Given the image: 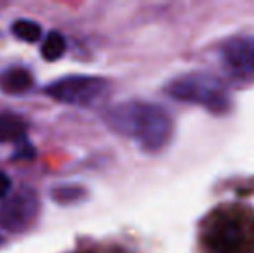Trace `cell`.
I'll return each mask as SVG.
<instances>
[{"label": "cell", "instance_id": "cell-2", "mask_svg": "<svg viewBox=\"0 0 254 253\" xmlns=\"http://www.w3.org/2000/svg\"><path fill=\"white\" fill-rule=\"evenodd\" d=\"M164 92L175 101L201 106L216 116L227 115L232 109V97L227 85L206 71H189L178 75L168 82Z\"/></svg>", "mask_w": 254, "mask_h": 253}, {"label": "cell", "instance_id": "cell-1", "mask_svg": "<svg viewBox=\"0 0 254 253\" xmlns=\"http://www.w3.org/2000/svg\"><path fill=\"white\" fill-rule=\"evenodd\" d=\"M107 127L121 137L131 139L145 153H159L173 137V120L159 104L147 101H125L104 115Z\"/></svg>", "mask_w": 254, "mask_h": 253}, {"label": "cell", "instance_id": "cell-6", "mask_svg": "<svg viewBox=\"0 0 254 253\" xmlns=\"http://www.w3.org/2000/svg\"><path fill=\"white\" fill-rule=\"evenodd\" d=\"M214 222L211 231L207 233V243L214 253H234L242 245V226L237 220L225 219Z\"/></svg>", "mask_w": 254, "mask_h": 253}, {"label": "cell", "instance_id": "cell-3", "mask_svg": "<svg viewBox=\"0 0 254 253\" xmlns=\"http://www.w3.org/2000/svg\"><path fill=\"white\" fill-rule=\"evenodd\" d=\"M44 92L63 104L95 106L111 94V82L94 75H67L51 82Z\"/></svg>", "mask_w": 254, "mask_h": 253}, {"label": "cell", "instance_id": "cell-12", "mask_svg": "<svg viewBox=\"0 0 254 253\" xmlns=\"http://www.w3.org/2000/svg\"><path fill=\"white\" fill-rule=\"evenodd\" d=\"M35 155H37V151H35L33 144L24 137L16 142V151H14L12 158L17 160V162H19V160H33Z\"/></svg>", "mask_w": 254, "mask_h": 253}, {"label": "cell", "instance_id": "cell-8", "mask_svg": "<svg viewBox=\"0 0 254 253\" xmlns=\"http://www.w3.org/2000/svg\"><path fill=\"white\" fill-rule=\"evenodd\" d=\"M26 137V123L14 113H0V144L14 142Z\"/></svg>", "mask_w": 254, "mask_h": 253}, {"label": "cell", "instance_id": "cell-11", "mask_svg": "<svg viewBox=\"0 0 254 253\" xmlns=\"http://www.w3.org/2000/svg\"><path fill=\"white\" fill-rule=\"evenodd\" d=\"M10 31H12L14 37H17L19 40L28 42V44H35L42 38V26L37 23V21L31 19H17L12 23L10 26Z\"/></svg>", "mask_w": 254, "mask_h": 253}, {"label": "cell", "instance_id": "cell-9", "mask_svg": "<svg viewBox=\"0 0 254 253\" xmlns=\"http://www.w3.org/2000/svg\"><path fill=\"white\" fill-rule=\"evenodd\" d=\"M66 47L67 45H66L64 35L56 30H52V31H49L44 38V44H42V49H40L42 58L49 63L59 61V59L64 56V52H66Z\"/></svg>", "mask_w": 254, "mask_h": 253}, {"label": "cell", "instance_id": "cell-7", "mask_svg": "<svg viewBox=\"0 0 254 253\" xmlns=\"http://www.w3.org/2000/svg\"><path fill=\"white\" fill-rule=\"evenodd\" d=\"M35 78L26 68H7L0 71V92L9 95H23L33 88Z\"/></svg>", "mask_w": 254, "mask_h": 253}, {"label": "cell", "instance_id": "cell-5", "mask_svg": "<svg viewBox=\"0 0 254 253\" xmlns=\"http://www.w3.org/2000/svg\"><path fill=\"white\" fill-rule=\"evenodd\" d=\"M223 73L237 85L254 84V37L239 35L225 40L220 47Z\"/></svg>", "mask_w": 254, "mask_h": 253}, {"label": "cell", "instance_id": "cell-10", "mask_svg": "<svg viewBox=\"0 0 254 253\" xmlns=\"http://www.w3.org/2000/svg\"><path fill=\"white\" fill-rule=\"evenodd\" d=\"M87 196V189L78 184H63V186H56L51 191V198L59 205H74V203L81 201Z\"/></svg>", "mask_w": 254, "mask_h": 253}, {"label": "cell", "instance_id": "cell-14", "mask_svg": "<svg viewBox=\"0 0 254 253\" xmlns=\"http://www.w3.org/2000/svg\"><path fill=\"white\" fill-rule=\"evenodd\" d=\"M3 243V240H2V236H0V245H2Z\"/></svg>", "mask_w": 254, "mask_h": 253}, {"label": "cell", "instance_id": "cell-4", "mask_svg": "<svg viewBox=\"0 0 254 253\" xmlns=\"http://www.w3.org/2000/svg\"><path fill=\"white\" fill-rule=\"evenodd\" d=\"M40 213V198L33 187H21L0 201V229L19 234L35 224Z\"/></svg>", "mask_w": 254, "mask_h": 253}, {"label": "cell", "instance_id": "cell-13", "mask_svg": "<svg viewBox=\"0 0 254 253\" xmlns=\"http://www.w3.org/2000/svg\"><path fill=\"white\" fill-rule=\"evenodd\" d=\"M10 189H12V182H10L9 175L0 172V201H2L5 196H9Z\"/></svg>", "mask_w": 254, "mask_h": 253}]
</instances>
